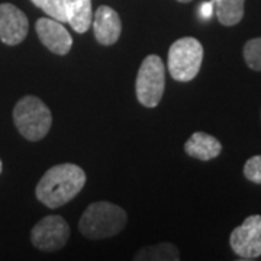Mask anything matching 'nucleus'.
<instances>
[{"instance_id":"nucleus-1","label":"nucleus","mask_w":261,"mask_h":261,"mask_svg":"<svg viewBox=\"0 0 261 261\" xmlns=\"http://www.w3.org/2000/svg\"><path fill=\"white\" fill-rule=\"evenodd\" d=\"M86 180V173L80 166L73 163L57 164L38 181L35 195L42 205L57 209L73 200L82 192Z\"/></svg>"},{"instance_id":"nucleus-2","label":"nucleus","mask_w":261,"mask_h":261,"mask_svg":"<svg viewBox=\"0 0 261 261\" xmlns=\"http://www.w3.org/2000/svg\"><path fill=\"white\" fill-rule=\"evenodd\" d=\"M126 221V212L121 206L102 200L87 206L79 221V229L87 240H105L121 232Z\"/></svg>"},{"instance_id":"nucleus-3","label":"nucleus","mask_w":261,"mask_h":261,"mask_svg":"<svg viewBox=\"0 0 261 261\" xmlns=\"http://www.w3.org/2000/svg\"><path fill=\"white\" fill-rule=\"evenodd\" d=\"M13 122L25 140L41 141L53 125V115L45 103L37 96H25L13 108Z\"/></svg>"},{"instance_id":"nucleus-4","label":"nucleus","mask_w":261,"mask_h":261,"mask_svg":"<svg viewBox=\"0 0 261 261\" xmlns=\"http://www.w3.org/2000/svg\"><path fill=\"white\" fill-rule=\"evenodd\" d=\"M203 61V47L193 37H185L171 44L168 49V73L176 80L186 83L193 80Z\"/></svg>"},{"instance_id":"nucleus-5","label":"nucleus","mask_w":261,"mask_h":261,"mask_svg":"<svg viewBox=\"0 0 261 261\" xmlns=\"http://www.w3.org/2000/svg\"><path fill=\"white\" fill-rule=\"evenodd\" d=\"M166 87V67L159 56H147L144 58L137 82L135 92L138 102L145 108H157L163 99Z\"/></svg>"},{"instance_id":"nucleus-6","label":"nucleus","mask_w":261,"mask_h":261,"mask_svg":"<svg viewBox=\"0 0 261 261\" xmlns=\"http://www.w3.org/2000/svg\"><path fill=\"white\" fill-rule=\"evenodd\" d=\"M70 225L60 215H48L32 228L31 241L34 247L45 252L61 250L68 243Z\"/></svg>"},{"instance_id":"nucleus-7","label":"nucleus","mask_w":261,"mask_h":261,"mask_svg":"<svg viewBox=\"0 0 261 261\" xmlns=\"http://www.w3.org/2000/svg\"><path fill=\"white\" fill-rule=\"evenodd\" d=\"M229 245L243 260H255L261 255V215L248 216L243 225L231 232Z\"/></svg>"},{"instance_id":"nucleus-8","label":"nucleus","mask_w":261,"mask_h":261,"mask_svg":"<svg viewBox=\"0 0 261 261\" xmlns=\"http://www.w3.org/2000/svg\"><path fill=\"white\" fill-rule=\"evenodd\" d=\"M27 15L12 3L0 5V41L6 45H18L28 35Z\"/></svg>"},{"instance_id":"nucleus-9","label":"nucleus","mask_w":261,"mask_h":261,"mask_svg":"<svg viewBox=\"0 0 261 261\" xmlns=\"http://www.w3.org/2000/svg\"><path fill=\"white\" fill-rule=\"evenodd\" d=\"M39 41L51 53L57 56H65L73 47V38L65 27L53 18H39L35 23Z\"/></svg>"},{"instance_id":"nucleus-10","label":"nucleus","mask_w":261,"mask_h":261,"mask_svg":"<svg viewBox=\"0 0 261 261\" xmlns=\"http://www.w3.org/2000/svg\"><path fill=\"white\" fill-rule=\"evenodd\" d=\"M92 25L94 29V38L100 45H105V47L113 45L121 37V18L118 12L112 9L111 6H105V5L99 6L94 13Z\"/></svg>"},{"instance_id":"nucleus-11","label":"nucleus","mask_w":261,"mask_h":261,"mask_svg":"<svg viewBox=\"0 0 261 261\" xmlns=\"http://www.w3.org/2000/svg\"><path fill=\"white\" fill-rule=\"evenodd\" d=\"M185 151L187 155L200 161H209L216 159L221 151L222 144L215 137L206 132H195L185 144Z\"/></svg>"},{"instance_id":"nucleus-12","label":"nucleus","mask_w":261,"mask_h":261,"mask_svg":"<svg viewBox=\"0 0 261 261\" xmlns=\"http://www.w3.org/2000/svg\"><path fill=\"white\" fill-rule=\"evenodd\" d=\"M67 23L71 25L77 34H84L92 27L93 10L92 0H63Z\"/></svg>"},{"instance_id":"nucleus-13","label":"nucleus","mask_w":261,"mask_h":261,"mask_svg":"<svg viewBox=\"0 0 261 261\" xmlns=\"http://www.w3.org/2000/svg\"><path fill=\"white\" fill-rule=\"evenodd\" d=\"M245 0H214L218 20L224 27H233L244 18Z\"/></svg>"},{"instance_id":"nucleus-14","label":"nucleus","mask_w":261,"mask_h":261,"mask_svg":"<svg viewBox=\"0 0 261 261\" xmlns=\"http://www.w3.org/2000/svg\"><path fill=\"white\" fill-rule=\"evenodd\" d=\"M134 260L137 261H177L180 260V252L177 247L171 243H160L141 248L135 254Z\"/></svg>"},{"instance_id":"nucleus-15","label":"nucleus","mask_w":261,"mask_h":261,"mask_svg":"<svg viewBox=\"0 0 261 261\" xmlns=\"http://www.w3.org/2000/svg\"><path fill=\"white\" fill-rule=\"evenodd\" d=\"M243 53L247 65L254 71H261V37L247 41Z\"/></svg>"},{"instance_id":"nucleus-16","label":"nucleus","mask_w":261,"mask_h":261,"mask_svg":"<svg viewBox=\"0 0 261 261\" xmlns=\"http://www.w3.org/2000/svg\"><path fill=\"white\" fill-rule=\"evenodd\" d=\"M37 8L47 13L49 18L56 19L61 23H67L64 3L63 0H31Z\"/></svg>"},{"instance_id":"nucleus-17","label":"nucleus","mask_w":261,"mask_h":261,"mask_svg":"<svg viewBox=\"0 0 261 261\" xmlns=\"http://www.w3.org/2000/svg\"><path fill=\"white\" fill-rule=\"evenodd\" d=\"M244 176L251 183L261 185V155H254L247 160L244 166Z\"/></svg>"},{"instance_id":"nucleus-18","label":"nucleus","mask_w":261,"mask_h":261,"mask_svg":"<svg viewBox=\"0 0 261 261\" xmlns=\"http://www.w3.org/2000/svg\"><path fill=\"white\" fill-rule=\"evenodd\" d=\"M214 0L212 2H205V3H202V6H200V16L203 19H211L212 18V15H214Z\"/></svg>"},{"instance_id":"nucleus-19","label":"nucleus","mask_w":261,"mask_h":261,"mask_svg":"<svg viewBox=\"0 0 261 261\" xmlns=\"http://www.w3.org/2000/svg\"><path fill=\"white\" fill-rule=\"evenodd\" d=\"M180 3H189V2H192V0H177Z\"/></svg>"},{"instance_id":"nucleus-20","label":"nucleus","mask_w":261,"mask_h":261,"mask_svg":"<svg viewBox=\"0 0 261 261\" xmlns=\"http://www.w3.org/2000/svg\"><path fill=\"white\" fill-rule=\"evenodd\" d=\"M2 168H3V166H2V160H0V174H2Z\"/></svg>"}]
</instances>
